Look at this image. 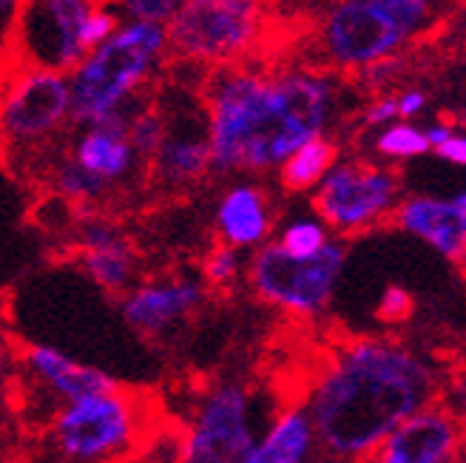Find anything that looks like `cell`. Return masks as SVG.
Instances as JSON below:
<instances>
[{
    "label": "cell",
    "instance_id": "36",
    "mask_svg": "<svg viewBox=\"0 0 466 463\" xmlns=\"http://www.w3.org/2000/svg\"><path fill=\"white\" fill-rule=\"evenodd\" d=\"M134 463H151V458L146 455V458H139V460H134Z\"/></svg>",
    "mask_w": 466,
    "mask_h": 463
},
{
    "label": "cell",
    "instance_id": "24",
    "mask_svg": "<svg viewBox=\"0 0 466 463\" xmlns=\"http://www.w3.org/2000/svg\"><path fill=\"white\" fill-rule=\"evenodd\" d=\"M279 245H282L290 257H316V253H321L324 247L330 245L328 239V230H324L321 222H313V219H299V222H290L282 237L276 239Z\"/></svg>",
    "mask_w": 466,
    "mask_h": 463
},
{
    "label": "cell",
    "instance_id": "18",
    "mask_svg": "<svg viewBox=\"0 0 466 463\" xmlns=\"http://www.w3.org/2000/svg\"><path fill=\"white\" fill-rule=\"evenodd\" d=\"M273 230V205L259 185H233L217 205L214 239L230 247H262Z\"/></svg>",
    "mask_w": 466,
    "mask_h": 463
},
{
    "label": "cell",
    "instance_id": "22",
    "mask_svg": "<svg viewBox=\"0 0 466 463\" xmlns=\"http://www.w3.org/2000/svg\"><path fill=\"white\" fill-rule=\"evenodd\" d=\"M376 151L387 159H412L432 151L427 134L421 128H415L410 123H392L376 136Z\"/></svg>",
    "mask_w": 466,
    "mask_h": 463
},
{
    "label": "cell",
    "instance_id": "27",
    "mask_svg": "<svg viewBox=\"0 0 466 463\" xmlns=\"http://www.w3.org/2000/svg\"><path fill=\"white\" fill-rule=\"evenodd\" d=\"M399 114V97H379L364 108V126H392Z\"/></svg>",
    "mask_w": 466,
    "mask_h": 463
},
{
    "label": "cell",
    "instance_id": "19",
    "mask_svg": "<svg viewBox=\"0 0 466 463\" xmlns=\"http://www.w3.org/2000/svg\"><path fill=\"white\" fill-rule=\"evenodd\" d=\"M316 452V427L305 407H285L256 447L250 463H301Z\"/></svg>",
    "mask_w": 466,
    "mask_h": 463
},
{
    "label": "cell",
    "instance_id": "33",
    "mask_svg": "<svg viewBox=\"0 0 466 463\" xmlns=\"http://www.w3.org/2000/svg\"><path fill=\"white\" fill-rule=\"evenodd\" d=\"M455 463H466V424H463V441H461V452H458Z\"/></svg>",
    "mask_w": 466,
    "mask_h": 463
},
{
    "label": "cell",
    "instance_id": "15",
    "mask_svg": "<svg viewBox=\"0 0 466 463\" xmlns=\"http://www.w3.org/2000/svg\"><path fill=\"white\" fill-rule=\"evenodd\" d=\"M12 353H15L23 384L29 389L35 387L37 392H43V398L55 409H60L63 404L80 401V398L103 396V392L120 387V381L106 376L103 369L77 364L68 356H63L60 350H55V347L17 344Z\"/></svg>",
    "mask_w": 466,
    "mask_h": 463
},
{
    "label": "cell",
    "instance_id": "21",
    "mask_svg": "<svg viewBox=\"0 0 466 463\" xmlns=\"http://www.w3.org/2000/svg\"><path fill=\"white\" fill-rule=\"evenodd\" d=\"M239 273H242L239 250L219 242V239H214L211 245H208L205 253L199 257V276L214 296L230 293L233 287H237Z\"/></svg>",
    "mask_w": 466,
    "mask_h": 463
},
{
    "label": "cell",
    "instance_id": "10",
    "mask_svg": "<svg viewBox=\"0 0 466 463\" xmlns=\"http://www.w3.org/2000/svg\"><path fill=\"white\" fill-rule=\"evenodd\" d=\"M162 117L166 136L148 162L146 188L159 194H182L214 174L211 154V120L202 100V88L166 86L162 97H154Z\"/></svg>",
    "mask_w": 466,
    "mask_h": 463
},
{
    "label": "cell",
    "instance_id": "4",
    "mask_svg": "<svg viewBox=\"0 0 466 463\" xmlns=\"http://www.w3.org/2000/svg\"><path fill=\"white\" fill-rule=\"evenodd\" d=\"M171 52L168 26L131 20L91 52L72 75V126H95L139 97L154 68Z\"/></svg>",
    "mask_w": 466,
    "mask_h": 463
},
{
    "label": "cell",
    "instance_id": "9",
    "mask_svg": "<svg viewBox=\"0 0 466 463\" xmlns=\"http://www.w3.org/2000/svg\"><path fill=\"white\" fill-rule=\"evenodd\" d=\"M253 389L239 378L208 384L179 429L177 463H250L256 447Z\"/></svg>",
    "mask_w": 466,
    "mask_h": 463
},
{
    "label": "cell",
    "instance_id": "32",
    "mask_svg": "<svg viewBox=\"0 0 466 463\" xmlns=\"http://www.w3.org/2000/svg\"><path fill=\"white\" fill-rule=\"evenodd\" d=\"M293 4H299V6H324V9H328L330 4H333V0H293Z\"/></svg>",
    "mask_w": 466,
    "mask_h": 463
},
{
    "label": "cell",
    "instance_id": "30",
    "mask_svg": "<svg viewBox=\"0 0 466 463\" xmlns=\"http://www.w3.org/2000/svg\"><path fill=\"white\" fill-rule=\"evenodd\" d=\"M26 0H0V17H4V35L15 26V20Z\"/></svg>",
    "mask_w": 466,
    "mask_h": 463
},
{
    "label": "cell",
    "instance_id": "16",
    "mask_svg": "<svg viewBox=\"0 0 466 463\" xmlns=\"http://www.w3.org/2000/svg\"><path fill=\"white\" fill-rule=\"evenodd\" d=\"M463 441V421L435 404L401 424L367 463H455Z\"/></svg>",
    "mask_w": 466,
    "mask_h": 463
},
{
    "label": "cell",
    "instance_id": "37",
    "mask_svg": "<svg viewBox=\"0 0 466 463\" xmlns=\"http://www.w3.org/2000/svg\"><path fill=\"white\" fill-rule=\"evenodd\" d=\"M301 463H308V460H301Z\"/></svg>",
    "mask_w": 466,
    "mask_h": 463
},
{
    "label": "cell",
    "instance_id": "35",
    "mask_svg": "<svg viewBox=\"0 0 466 463\" xmlns=\"http://www.w3.org/2000/svg\"><path fill=\"white\" fill-rule=\"evenodd\" d=\"M461 276H463V282H466V259H463V265H461Z\"/></svg>",
    "mask_w": 466,
    "mask_h": 463
},
{
    "label": "cell",
    "instance_id": "12",
    "mask_svg": "<svg viewBox=\"0 0 466 463\" xmlns=\"http://www.w3.org/2000/svg\"><path fill=\"white\" fill-rule=\"evenodd\" d=\"M412 37L376 0H333L321 12L316 45L324 63L344 72L381 65L399 55Z\"/></svg>",
    "mask_w": 466,
    "mask_h": 463
},
{
    "label": "cell",
    "instance_id": "1",
    "mask_svg": "<svg viewBox=\"0 0 466 463\" xmlns=\"http://www.w3.org/2000/svg\"><path fill=\"white\" fill-rule=\"evenodd\" d=\"M447 369L395 336H344L328 347L305 387L316 455L367 463L387 438L444 396Z\"/></svg>",
    "mask_w": 466,
    "mask_h": 463
},
{
    "label": "cell",
    "instance_id": "20",
    "mask_svg": "<svg viewBox=\"0 0 466 463\" xmlns=\"http://www.w3.org/2000/svg\"><path fill=\"white\" fill-rule=\"evenodd\" d=\"M339 159V143L330 136H319V140L299 148L282 168H279V185L288 194H305L313 191L324 182Z\"/></svg>",
    "mask_w": 466,
    "mask_h": 463
},
{
    "label": "cell",
    "instance_id": "14",
    "mask_svg": "<svg viewBox=\"0 0 466 463\" xmlns=\"http://www.w3.org/2000/svg\"><path fill=\"white\" fill-rule=\"evenodd\" d=\"M68 259L116 302L139 285L137 279L143 270V253L123 225H116L106 214H88L75 225Z\"/></svg>",
    "mask_w": 466,
    "mask_h": 463
},
{
    "label": "cell",
    "instance_id": "26",
    "mask_svg": "<svg viewBox=\"0 0 466 463\" xmlns=\"http://www.w3.org/2000/svg\"><path fill=\"white\" fill-rule=\"evenodd\" d=\"M412 296L399 285H390L379 302V318L387 324H401L412 316Z\"/></svg>",
    "mask_w": 466,
    "mask_h": 463
},
{
    "label": "cell",
    "instance_id": "25",
    "mask_svg": "<svg viewBox=\"0 0 466 463\" xmlns=\"http://www.w3.org/2000/svg\"><path fill=\"white\" fill-rule=\"evenodd\" d=\"M182 4L185 0H116V6H120L131 20L157 23V26H171Z\"/></svg>",
    "mask_w": 466,
    "mask_h": 463
},
{
    "label": "cell",
    "instance_id": "11",
    "mask_svg": "<svg viewBox=\"0 0 466 463\" xmlns=\"http://www.w3.org/2000/svg\"><path fill=\"white\" fill-rule=\"evenodd\" d=\"M72 123V83L68 75L57 72H12L6 75L4 128L6 156L35 159L37 154H49L55 136Z\"/></svg>",
    "mask_w": 466,
    "mask_h": 463
},
{
    "label": "cell",
    "instance_id": "3",
    "mask_svg": "<svg viewBox=\"0 0 466 463\" xmlns=\"http://www.w3.org/2000/svg\"><path fill=\"white\" fill-rule=\"evenodd\" d=\"M168 432L157 392L120 384L103 396L63 404L15 449L26 463H134Z\"/></svg>",
    "mask_w": 466,
    "mask_h": 463
},
{
    "label": "cell",
    "instance_id": "34",
    "mask_svg": "<svg viewBox=\"0 0 466 463\" xmlns=\"http://www.w3.org/2000/svg\"><path fill=\"white\" fill-rule=\"evenodd\" d=\"M452 199H455V202L463 207V211H466V191H461V194H458V196H452Z\"/></svg>",
    "mask_w": 466,
    "mask_h": 463
},
{
    "label": "cell",
    "instance_id": "2",
    "mask_svg": "<svg viewBox=\"0 0 466 463\" xmlns=\"http://www.w3.org/2000/svg\"><path fill=\"white\" fill-rule=\"evenodd\" d=\"M199 88L219 176L282 168L299 148L324 136L339 106L336 83L305 68L262 75L242 63L214 65Z\"/></svg>",
    "mask_w": 466,
    "mask_h": 463
},
{
    "label": "cell",
    "instance_id": "38",
    "mask_svg": "<svg viewBox=\"0 0 466 463\" xmlns=\"http://www.w3.org/2000/svg\"><path fill=\"white\" fill-rule=\"evenodd\" d=\"M463 126H466V120H463Z\"/></svg>",
    "mask_w": 466,
    "mask_h": 463
},
{
    "label": "cell",
    "instance_id": "17",
    "mask_svg": "<svg viewBox=\"0 0 466 463\" xmlns=\"http://www.w3.org/2000/svg\"><path fill=\"white\" fill-rule=\"evenodd\" d=\"M392 227L424 239L458 267L466 259V211L455 199H438L427 194L404 196L392 216Z\"/></svg>",
    "mask_w": 466,
    "mask_h": 463
},
{
    "label": "cell",
    "instance_id": "28",
    "mask_svg": "<svg viewBox=\"0 0 466 463\" xmlns=\"http://www.w3.org/2000/svg\"><path fill=\"white\" fill-rule=\"evenodd\" d=\"M435 154H438L441 159L452 162V166H463V168H466V136H463V134H452L444 146L435 148Z\"/></svg>",
    "mask_w": 466,
    "mask_h": 463
},
{
    "label": "cell",
    "instance_id": "5",
    "mask_svg": "<svg viewBox=\"0 0 466 463\" xmlns=\"http://www.w3.org/2000/svg\"><path fill=\"white\" fill-rule=\"evenodd\" d=\"M347 259L344 242L330 239L316 257H290L279 245L268 242L250 253L245 265V285L256 302L282 310L293 318H319L328 313L339 276Z\"/></svg>",
    "mask_w": 466,
    "mask_h": 463
},
{
    "label": "cell",
    "instance_id": "13",
    "mask_svg": "<svg viewBox=\"0 0 466 463\" xmlns=\"http://www.w3.org/2000/svg\"><path fill=\"white\" fill-rule=\"evenodd\" d=\"M211 298L214 293L208 290L202 276L162 273L143 279L128 296H123L120 310L137 336L162 344L179 330L191 327Z\"/></svg>",
    "mask_w": 466,
    "mask_h": 463
},
{
    "label": "cell",
    "instance_id": "8",
    "mask_svg": "<svg viewBox=\"0 0 466 463\" xmlns=\"http://www.w3.org/2000/svg\"><path fill=\"white\" fill-rule=\"evenodd\" d=\"M313 211L341 239L390 230L401 205V176L370 159H344L313 191Z\"/></svg>",
    "mask_w": 466,
    "mask_h": 463
},
{
    "label": "cell",
    "instance_id": "7",
    "mask_svg": "<svg viewBox=\"0 0 466 463\" xmlns=\"http://www.w3.org/2000/svg\"><path fill=\"white\" fill-rule=\"evenodd\" d=\"M106 0H26L6 37V75L57 72L72 75L91 55L86 29Z\"/></svg>",
    "mask_w": 466,
    "mask_h": 463
},
{
    "label": "cell",
    "instance_id": "6",
    "mask_svg": "<svg viewBox=\"0 0 466 463\" xmlns=\"http://www.w3.org/2000/svg\"><path fill=\"white\" fill-rule=\"evenodd\" d=\"M270 0H185L168 26L171 55L191 65H230L253 55L268 32Z\"/></svg>",
    "mask_w": 466,
    "mask_h": 463
},
{
    "label": "cell",
    "instance_id": "31",
    "mask_svg": "<svg viewBox=\"0 0 466 463\" xmlns=\"http://www.w3.org/2000/svg\"><path fill=\"white\" fill-rule=\"evenodd\" d=\"M424 134H427V140H430V146H432V151H435V148L444 146V143L450 140V136H452L455 131H452L447 123H435V126L424 128Z\"/></svg>",
    "mask_w": 466,
    "mask_h": 463
},
{
    "label": "cell",
    "instance_id": "29",
    "mask_svg": "<svg viewBox=\"0 0 466 463\" xmlns=\"http://www.w3.org/2000/svg\"><path fill=\"white\" fill-rule=\"evenodd\" d=\"M424 106H427V95H424V91L410 88V91H404V95H399V114H401L404 120L418 117V114L424 111Z\"/></svg>",
    "mask_w": 466,
    "mask_h": 463
},
{
    "label": "cell",
    "instance_id": "23",
    "mask_svg": "<svg viewBox=\"0 0 466 463\" xmlns=\"http://www.w3.org/2000/svg\"><path fill=\"white\" fill-rule=\"evenodd\" d=\"M376 4L384 9V15H390L399 23L412 40L427 35L438 23L432 0H376Z\"/></svg>",
    "mask_w": 466,
    "mask_h": 463
}]
</instances>
